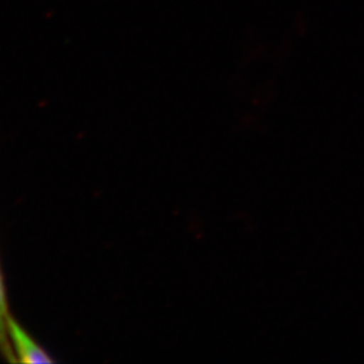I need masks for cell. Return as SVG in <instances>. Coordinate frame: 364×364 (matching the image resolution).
Returning <instances> with one entry per match:
<instances>
[{
	"instance_id": "cell-1",
	"label": "cell",
	"mask_w": 364,
	"mask_h": 364,
	"mask_svg": "<svg viewBox=\"0 0 364 364\" xmlns=\"http://www.w3.org/2000/svg\"><path fill=\"white\" fill-rule=\"evenodd\" d=\"M9 340L18 363H53L54 359L38 344L23 326L15 320L13 314L9 317Z\"/></svg>"
},
{
	"instance_id": "cell-2",
	"label": "cell",
	"mask_w": 364,
	"mask_h": 364,
	"mask_svg": "<svg viewBox=\"0 0 364 364\" xmlns=\"http://www.w3.org/2000/svg\"><path fill=\"white\" fill-rule=\"evenodd\" d=\"M10 306H9V299H7V290H6V284H4V275L1 272L0 266V356L10 363H16L15 355H14L10 340H9V331H7V324H9V317H10Z\"/></svg>"
}]
</instances>
